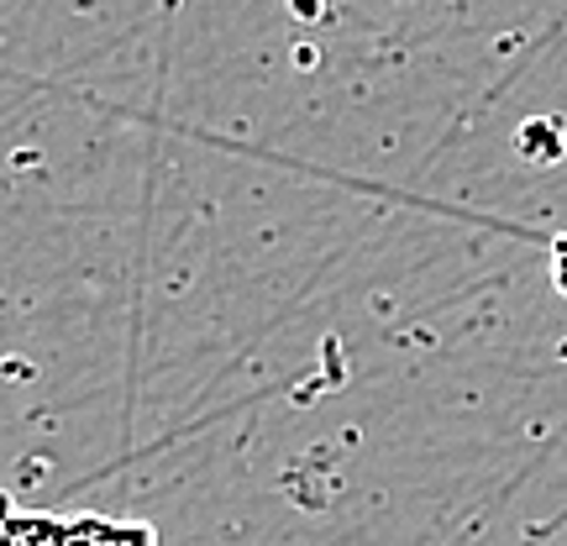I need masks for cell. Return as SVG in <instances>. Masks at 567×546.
<instances>
[{
  "instance_id": "obj_1",
  "label": "cell",
  "mask_w": 567,
  "mask_h": 546,
  "mask_svg": "<svg viewBox=\"0 0 567 546\" xmlns=\"http://www.w3.org/2000/svg\"><path fill=\"white\" fill-rule=\"evenodd\" d=\"M520 153H530V158L551 163L557 153H563V137L551 132V122H530L526 132H520Z\"/></svg>"
},
{
  "instance_id": "obj_2",
  "label": "cell",
  "mask_w": 567,
  "mask_h": 546,
  "mask_svg": "<svg viewBox=\"0 0 567 546\" xmlns=\"http://www.w3.org/2000/svg\"><path fill=\"white\" fill-rule=\"evenodd\" d=\"M551 289L567 300V231L551 237Z\"/></svg>"
}]
</instances>
